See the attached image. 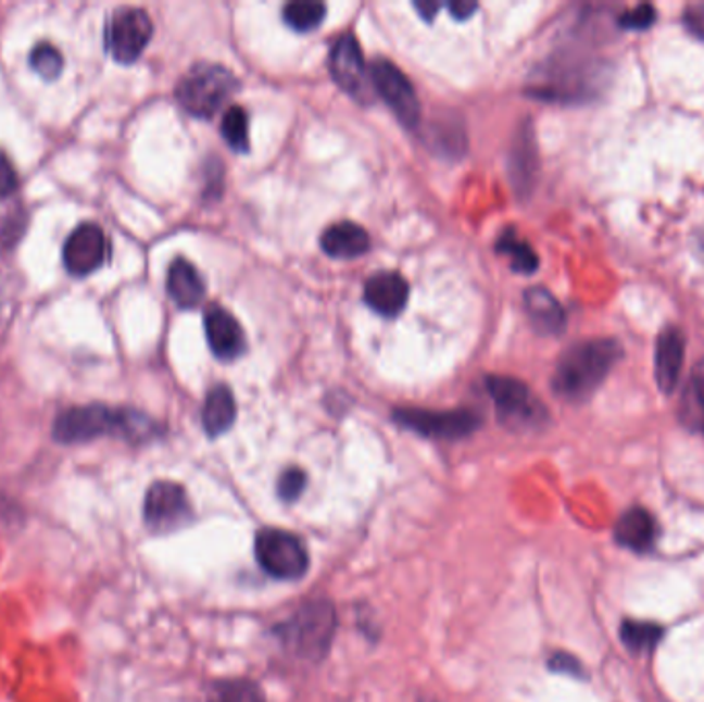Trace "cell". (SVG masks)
Wrapping results in <instances>:
<instances>
[{"mask_svg": "<svg viewBox=\"0 0 704 702\" xmlns=\"http://www.w3.org/2000/svg\"><path fill=\"white\" fill-rule=\"evenodd\" d=\"M623 359V347L614 338H589L573 344L556 363L552 390L567 402H586L606 381L609 371Z\"/></svg>", "mask_w": 704, "mask_h": 702, "instance_id": "obj_1", "label": "cell"}, {"mask_svg": "<svg viewBox=\"0 0 704 702\" xmlns=\"http://www.w3.org/2000/svg\"><path fill=\"white\" fill-rule=\"evenodd\" d=\"M155 423L137 410H114L103 404L64 410L54 423V439L64 446L87 443L101 435H122L144 441L155 435Z\"/></svg>", "mask_w": 704, "mask_h": 702, "instance_id": "obj_2", "label": "cell"}, {"mask_svg": "<svg viewBox=\"0 0 704 702\" xmlns=\"http://www.w3.org/2000/svg\"><path fill=\"white\" fill-rule=\"evenodd\" d=\"M336 610L330 602L315 600L301 605L293 616L282 626H278L276 635L301 660L319 662L332 647L336 635Z\"/></svg>", "mask_w": 704, "mask_h": 702, "instance_id": "obj_3", "label": "cell"}, {"mask_svg": "<svg viewBox=\"0 0 704 702\" xmlns=\"http://www.w3.org/2000/svg\"><path fill=\"white\" fill-rule=\"evenodd\" d=\"M237 89L234 73L221 64H196L179 78L176 98L194 117H213Z\"/></svg>", "mask_w": 704, "mask_h": 702, "instance_id": "obj_4", "label": "cell"}, {"mask_svg": "<svg viewBox=\"0 0 704 702\" xmlns=\"http://www.w3.org/2000/svg\"><path fill=\"white\" fill-rule=\"evenodd\" d=\"M255 559L271 577L280 581L301 579L310 566L303 542L285 529H262L255 538Z\"/></svg>", "mask_w": 704, "mask_h": 702, "instance_id": "obj_5", "label": "cell"}, {"mask_svg": "<svg viewBox=\"0 0 704 702\" xmlns=\"http://www.w3.org/2000/svg\"><path fill=\"white\" fill-rule=\"evenodd\" d=\"M153 38V21L137 7L117 9L105 27V48L120 64H133L140 59Z\"/></svg>", "mask_w": 704, "mask_h": 702, "instance_id": "obj_6", "label": "cell"}, {"mask_svg": "<svg viewBox=\"0 0 704 702\" xmlns=\"http://www.w3.org/2000/svg\"><path fill=\"white\" fill-rule=\"evenodd\" d=\"M487 388L499 418L511 427H533L546 416L526 384L513 377H487Z\"/></svg>", "mask_w": 704, "mask_h": 702, "instance_id": "obj_7", "label": "cell"}, {"mask_svg": "<svg viewBox=\"0 0 704 702\" xmlns=\"http://www.w3.org/2000/svg\"><path fill=\"white\" fill-rule=\"evenodd\" d=\"M373 89L384 98L398 120L416 128L420 122V103L408 77L390 60H373L369 66Z\"/></svg>", "mask_w": 704, "mask_h": 702, "instance_id": "obj_8", "label": "cell"}, {"mask_svg": "<svg viewBox=\"0 0 704 702\" xmlns=\"http://www.w3.org/2000/svg\"><path fill=\"white\" fill-rule=\"evenodd\" d=\"M330 73L336 85L356 101H372L373 85L369 66L363 59V50L352 34H344L334 41L330 50Z\"/></svg>", "mask_w": 704, "mask_h": 702, "instance_id": "obj_9", "label": "cell"}, {"mask_svg": "<svg viewBox=\"0 0 704 702\" xmlns=\"http://www.w3.org/2000/svg\"><path fill=\"white\" fill-rule=\"evenodd\" d=\"M393 418L406 429L432 439H462L480 427V416L469 410L430 412V410H395Z\"/></svg>", "mask_w": 704, "mask_h": 702, "instance_id": "obj_10", "label": "cell"}, {"mask_svg": "<svg viewBox=\"0 0 704 702\" xmlns=\"http://www.w3.org/2000/svg\"><path fill=\"white\" fill-rule=\"evenodd\" d=\"M110 254L108 237L96 223H80L66 237L62 248V260L73 276H87L99 271Z\"/></svg>", "mask_w": 704, "mask_h": 702, "instance_id": "obj_11", "label": "cell"}, {"mask_svg": "<svg viewBox=\"0 0 704 702\" xmlns=\"http://www.w3.org/2000/svg\"><path fill=\"white\" fill-rule=\"evenodd\" d=\"M192 517L190 501L184 487L169 480H159L147 490L144 522L156 531H167L188 524Z\"/></svg>", "mask_w": 704, "mask_h": 702, "instance_id": "obj_12", "label": "cell"}, {"mask_svg": "<svg viewBox=\"0 0 704 702\" xmlns=\"http://www.w3.org/2000/svg\"><path fill=\"white\" fill-rule=\"evenodd\" d=\"M206 340L211 351L221 361H235L246 351V334L231 313L221 308H213L204 317Z\"/></svg>", "mask_w": 704, "mask_h": 702, "instance_id": "obj_13", "label": "cell"}, {"mask_svg": "<svg viewBox=\"0 0 704 702\" xmlns=\"http://www.w3.org/2000/svg\"><path fill=\"white\" fill-rule=\"evenodd\" d=\"M408 294H411V287H408L406 278L398 273H390V271L373 274L372 278H367V283H365L367 305L372 308L373 312L388 315V317L398 315L406 308Z\"/></svg>", "mask_w": 704, "mask_h": 702, "instance_id": "obj_14", "label": "cell"}, {"mask_svg": "<svg viewBox=\"0 0 704 702\" xmlns=\"http://www.w3.org/2000/svg\"><path fill=\"white\" fill-rule=\"evenodd\" d=\"M686 338L680 328H665L655 342V381L671 393L684 367Z\"/></svg>", "mask_w": 704, "mask_h": 702, "instance_id": "obj_15", "label": "cell"}, {"mask_svg": "<svg viewBox=\"0 0 704 702\" xmlns=\"http://www.w3.org/2000/svg\"><path fill=\"white\" fill-rule=\"evenodd\" d=\"M372 248L369 234L351 221L336 223L322 235V250L338 260H351L367 254Z\"/></svg>", "mask_w": 704, "mask_h": 702, "instance_id": "obj_16", "label": "cell"}, {"mask_svg": "<svg viewBox=\"0 0 704 702\" xmlns=\"http://www.w3.org/2000/svg\"><path fill=\"white\" fill-rule=\"evenodd\" d=\"M167 293L179 308L192 310L202 303L206 294V285L196 271L194 264H190L184 258H177L167 271Z\"/></svg>", "mask_w": 704, "mask_h": 702, "instance_id": "obj_17", "label": "cell"}, {"mask_svg": "<svg viewBox=\"0 0 704 702\" xmlns=\"http://www.w3.org/2000/svg\"><path fill=\"white\" fill-rule=\"evenodd\" d=\"M655 536H657L655 519L645 509H630L618 519L616 540L634 552H645L653 547Z\"/></svg>", "mask_w": 704, "mask_h": 702, "instance_id": "obj_18", "label": "cell"}, {"mask_svg": "<svg viewBox=\"0 0 704 702\" xmlns=\"http://www.w3.org/2000/svg\"><path fill=\"white\" fill-rule=\"evenodd\" d=\"M237 406H235L234 391L227 386H215L206 393L202 406V427L209 437H218L234 427Z\"/></svg>", "mask_w": 704, "mask_h": 702, "instance_id": "obj_19", "label": "cell"}, {"mask_svg": "<svg viewBox=\"0 0 704 702\" xmlns=\"http://www.w3.org/2000/svg\"><path fill=\"white\" fill-rule=\"evenodd\" d=\"M526 310L533 328L542 334H561L565 328V312L561 303L546 289H529L526 293Z\"/></svg>", "mask_w": 704, "mask_h": 702, "instance_id": "obj_20", "label": "cell"}, {"mask_svg": "<svg viewBox=\"0 0 704 702\" xmlns=\"http://www.w3.org/2000/svg\"><path fill=\"white\" fill-rule=\"evenodd\" d=\"M680 416L686 427L690 429H704V359L699 361L692 369L690 381L682 396Z\"/></svg>", "mask_w": 704, "mask_h": 702, "instance_id": "obj_21", "label": "cell"}, {"mask_svg": "<svg viewBox=\"0 0 704 702\" xmlns=\"http://www.w3.org/2000/svg\"><path fill=\"white\" fill-rule=\"evenodd\" d=\"M496 250L507 255L513 271L531 274L538 271V254L531 250L528 241H524L515 231H505L496 241Z\"/></svg>", "mask_w": 704, "mask_h": 702, "instance_id": "obj_22", "label": "cell"}, {"mask_svg": "<svg viewBox=\"0 0 704 702\" xmlns=\"http://www.w3.org/2000/svg\"><path fill=\"white\" fill-rule=\"evenodd\" d=\"M664 637V628L651 623H634L625 620L620 626V639L632 653H649L653 651Z\"/></svg>", "mask_w": 704, "mask_h": 702, "instance_id": "obj_23", "label": "cell"}, {"mask_svg": "<svg viewBox=\"0 0 704 702\" xmlns=\"http://www.w3.org/2000/svg\"><path fill=\"white\" fill-rule=\"evenodd\" d=\"M209 702H266V697L250 680H221L209 690Z\"/></svg>", "mask_w": 704, "mask_h": 702, "instance_id": "obj_24", "label": "cell"}, {"mask_svg": "<svg viewBox=\"0 0 704 702\" xmlns=\"http://www.w3.org/2000/svg\"><path fill=\"white\" fill-rule=\"evenodd\" d=\"M285 21L294 32H312L315 27L322 25L326 17V4L315 2V0H297L285 7L282 11Z\"/></svg>", "mask_w": 704, "mask_h": 702, "instance_id": "obj_25", "label": "cell"}, {"mask_svg": "<svg viewBox=\"0 0 704 702\" xmlns=\"http://www.w3.org/2000/svg\"><path fill=\"white\" fill-rule=\"evenodd\" d=\"M223 137L231 145L234 151L248 153L250 135H248V112L241 105H231L223 116Z\"/></svg>", "mask_w": 704, "mask_h": 702, "instance_id": "obj_26", "label": "cell"}, {"mask_svg": "<svg viewBox=\"0 0 704 702\" xmlns=\"http://www.w3.org/2000/svg\"><path fill=\"white\" fill-rule=\"evenodd\" d=\"M29 64L38 73L39 77L46 78V80H54L62 73L64 59H62L56 46H52L48 41H41L32 50Z\"/></svg>", "mask_w": 704, "mask_h": 702, "instance_id": "obj_27", "label": "cell"}, {"mask_svg": "<svg viewBox=\"0 0 704 702\" xmlns=\"http://www.w3.org/2000/svg\"><path fill=\"white\" fill-rule=\"evenodd\" d=\"M305 488V472L299 468L287 469L282 472L280 480H278V494L282 501H297L299 494Z\"/></svg>", "mask_w": 704, "mask_h": 702, "instance_id": "obj_28", "label": "cell"}, {"mask_svg": "<svg viewBox=\"0 0 704 702\" xmlns=\"http://www.w3.org/2000/svg\"><path fill=\"white\" fill-rule=\"evenodd\" d=\"M655 20H657L655 9L651 4H641V7L632 9V11H626L625 15L618 20V23L625 29H637L639 32V29H649L655 23Z\"/></svg>", "mask_w": 704, "mask_h": 702, "instance_id": "obj_29", "label": "cell"}, {"mask_svg": "<svg viewBox=\"0 0 704 702\" xmlns=\"http://www.w3.org/2000/svg\"><path fill=\"white\" fill-rule=\"evenodd\" d=\"M17 172L11 159L0 151V198L13 195L17 190Z\"/></svg>", "mask_w": 704, "mask_h": 702, "instance_id": "obj_30", "label": "cell"}, {"mask_svg": "<svg viewBox=\"0 0 704 702\" xmlns=\"http://www.w3.org/2000/svg\"><path fill=\"white\" fill-rule=\"evenodd\" d=\"M686 29L694 38L704 39V4H692L684 11Z\"/></svg>", "mask_w": 704, "mask_h": 702, "instance_id": "obj_31", "label": "cell"}, {"mask_svg": "<svg viewBox=\"0 0 704 702\" xmlns=\"http://www.w3.org/2000/svg\"><path fill=\"white\" fill-rule=\"evenodd\" d=\"M550 669L554 672H565V674H581V665L570 657V655H565V653H556L552 660H550Z\"/></svg>", "mask_w": 704, "mask_h": 702, "instance_id": "obj_32", "label": "cell"}, {"mask_svg": "<svg viewBox=\"0 0 704 702\" xmlns=\"http://www.w3.org/2000/svg\"><path fill=\"white\" fill-rule=\"evenodd\" d=\"M478 7L474 2H453L450 4V11L457 17V20H466L469 13H474Z\"/></svg>", "mask_w": 704, "mask_h": 702, "instance_id": "obj_33", "label": "cell"}, {"mask_svg": "<svg viewBox=\"0 0 704 702\" xmlns=\"http://www.w3.org/2000/svg\"><path fill=\"white\" fill-rule=\"evenodd\" d=\"M416 9L425 20H430L439 11V4H435V2H416Z\"/></svg>", "mask_w": 704, "mask_h": 702, "instance_id": "obj_34", "label": "cell"}]
</instances>
